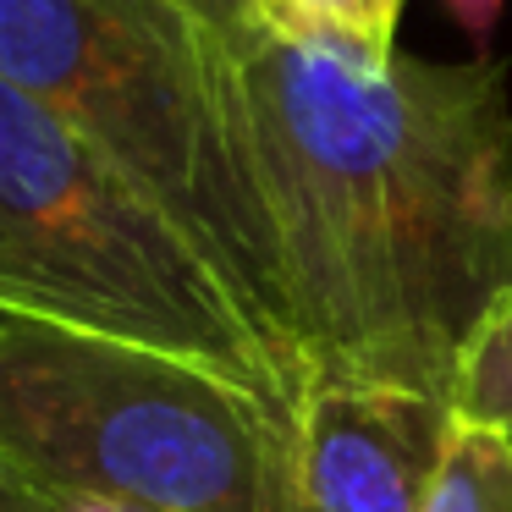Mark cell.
Returning <instances> with one entry per match:
<instances>
[{
    "label": "cell",
    "mask_w": 512,
    "mask_h": 512,
    "mask_svg": "<svg viewBox=\"0 0 512 512\" xmlns=\"http://www.w3.org/2000/svg\"><path fill=\"white\" fill-rule=\"evenodd\" d=\"M303 380L452 391L512 287V89L496 56L386 67L254 34L232 50Z\"/></svg>",
    "instance_id": "6da1fadb"
},
{
    "label": "cell",
    "mask_w": 512,
    "mask_h": 512,
    "mask_svg": "<svg viewBox=\"0 0 512 512\" xmlns=\"http://www.w3.org/2000/svg\"><path fill=\"white\" fill-rule=\"evenodd\" d=\"M0 83L78 127L210 254L303 391L276 232L232 111V50L182 0H0Z\"/></svg>",
    "instance_id": "7a4b0ae2"
},
{
    "label": "cell",
    "mask_w": 512,
    "mask_h": 512,
    "mask_svg": "<svg viewBox=\"0 0 512 512\" xmlns=\"http://www.w3.org/2000/svg\"><path fill=\"white\" fill-rule=\"evenodd\" d=\"M0 468L133 512H292V402L177 353L0 314Z\"/></svg>",
    "instance_id": "3957f363"
},
{
    "label": "cell",
    "mask_w": 512,
    "mask_h": 512,
    "mask_svg": "<svg viewBox=\"0 0 512 512\" xmlns=\"http://www.w3.org/2000/svg\"><path fill=\"white\" fill-rule=\"evenodd\" d=\"M0 309L254 380L298 402L199 243L78 127L0 83Z\"/></svg>",
    "instance_id": "277c9868"
},
{
    "label": "cell",
    "mask_w": 512,
    "mask_h": 512,
    "mask_svg": "<svg viewBox=\"0 0 512 512\" xmlns=\"http://www.w3.org/2000/svg\"><path fill=\"white\" fill-rule=\"evenodd\" d=\"M452 402L391 380H303L292 402V512H424Z\"/></svg>",
    "instance_id": "5b68a950"
},
{
    "label": "cell",
    "mask_w": 512,
    "mask_h": 512,
    "mask_svg": "<svg viewBox=\"0 0 512 512\" xmlns=\"http://www.w3.org/2000/svg\"><path fill=\"white\" fill-rule=\"evenodd\" d=\"M248 12L265 34L358 67H386L397 56L402 0H248Z\"/></svg>",
    "instance_id": "8992f818"
},
{
    "label": "cell",
    "mask_w": 512,
    "mask_h": 512,
    "mask_svg": "<svg viewBox=\"0 0 512 512\" xmlns=\"http://www.w3.org/2000/svg\"><path fill=\"white\" fill-rule=\"evenodd\" d=\"M446 402L463 424L490 430L512 446V287L490 303V314L463 342Z\"/></svg>",
    "instance_id": "52a82bcc"
},
{
    "label": "cell",
    "mask_w": 512,
    "mask_h": 512,
    "mask_svg": "<svg viewBox=\"0 0 512 512\" xmlns=\"http://www.w3.org/2000/svg\"><path fill=\"white\" fill-rule=\"evenodd\" d=\"M424 512H512V446L457 419Z\"/></svg>",
    "instance_id": "ba28073f"
},
{
    "label": "cell",
    "mask_w": 512,
    "mask_h": 512,
    "mask_svg": "<svg viewBox=\"0 0 512 512\" xmlns=\"http://www.w3.org/2000/svg\"><path fill=\"white\" fill-rule=\"evenodd\" d=\"M182 6H188L193 17H199L204 28H210L215 39H221L226 50H237L243 45L248 34H254V12H248V0H182Z\"/></svg>",
    "instance_id": "9c48e42d"
},
{
    "label": "cell",
    "mask_w": 512,
    "mask_h": 512,
    "mask_svg": "<svg viewBox=\"0 0 512 512\" xmlns=\"http://www.w3.org/2000/svg\"><path fill=\"white\" fill-rule=\"evenodd\" d=\"M446 6H452L457 28H463L474 45H485L490 28H496V17H501V0H446Z\"/></svg>",
    "instance_id": "30bf717a"
},
{
    "label": "cell",
    "mask_w": 512,
    "mask_h": 512,
    "mask_svg": "<svg viewBox=\"0 0 512 512\" xmlns=\"http://www.w3.org/2000/svg\"><path fill=\"white\" fill-rule=\"evenodd\" d=\"M0 512H45L39 507V490L23 485L12 468H0Z\"/></svg>",
    "instance_id": "8fae6325"
},
{
    "label": "cell",
    "mask_w": 512,
    "mask_h": 512,
    "mask_svg": "<svg viewBox=\"0 0 512 512\" xmlns=\"http://www.w3.org/2000/svg\"><path fill=\"white\" fill-rule=\"evenodd\" d=\"M39 507H45V512H133V507H116V501H94V496H45V490H39Z\"/></svg>",
    "instance_id": "7c38bea8"
},
{
    "label": "cell",
    "mask_w": 512,
    "mask_h": 512,
    "mask_svg": "<svg viewBox=\"0 0 512 512\" xmlns=\"http://www.w3.org/2000/svg\"><path fill=\"white\" fill-rule=\"evenodd\" d=\"M0 314H6V309H0Z\"/></svg>",
    "instance_id": "4fadbf2b"
}]
</instances>
